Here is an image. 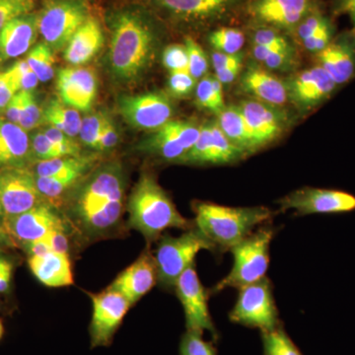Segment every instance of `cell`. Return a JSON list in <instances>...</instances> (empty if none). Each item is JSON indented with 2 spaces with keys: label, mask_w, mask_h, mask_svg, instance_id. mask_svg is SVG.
<instances>
[{
  "label": "cell",
  "mask_w": 355,
  "mask_h": 355,
  "mask_svg": "<svg viewBox=\"0 0 355 355\" xmlns=\"http://www.w3.org/2000/svg\"><path fill=\"white\" fill-rule=\"evenodd\" d=\"M39 81L38 76L30 69L19 80V91H34L38 86Z\"/></svg>",
  "instance_id": "obj_57"
},
{
  "label": "cell",
  "mask_w": 355,
  "mask_h": 355,
  "mask_svg": "<svg viewBox=\"0 0 355 355\" xmlns=\"http://www.w3.org/2000/svg\"><path fill=\"white\" fill-rule=\"evenodd\" d=\"M200 125L191 121H170L146 140L141 150L168 162L181 164L200 137Z\"/></svg>",
  "instance_id": "obj_19"
},
{
  "label": "cell",
  "mask_w": 355,
  "mask_h": 355,
  "mask_svg": "<svg viewBox=\"0 0 355 355\" xmlns=\"http://www.w3.org/2000/svg\"><path fill=\"white\" fill-rule=\"evenodd\" d=\"M217 125L227 139L246 155L256 153L253 137L238 105L225 107L217 114Z\"/></svg>",
  "instance_id": "obj_29"
},
{
  "label": "cell",
  "mask_w": 355,
  "mask_h": 355,
  "mask_svg": "<svg viewBox=\"0 0 355 355\" xmlns=\"http://www.w3.org/2000/svg\"><path fill=\"white\" fill-rule=\"evenodd\" d=\"M238 291L234 307L229 313V320L232 323L261 331L275 330L282 326L270 279L263 277Z\"/></svg>",
  "instance_id": "obj_8"
},
{
  "label": "cell",
  "mask_w": 355,
  "mask_h": 355,
  "mask_svg": "<svg viewBox=\"0 0 355 355\" xmlns=\"http://www.w3.org/2000/svg\"><path fill=\"white\" fill-rule=\"evenodd\" d=\"M4 231L13 247L23 250L32 243L46 239L51 233L70 234L72 229L60 207L44 202L18 216L6 217Z\"/></svg>",
  "instance_id": "obj_7"
},
{
  "label": "cell",
  "mask_w": 355,
  "mask_h": 355,
  "mask_svg": "<svg viewBox=\"0 0 355 355\" xmlns=\"http://www.w3.org/2000/svg\"><path fill=\"white\" fill-rule=\"evenodd\" d=\"M196 80L189 71L171 72L168 81V88L172 96L186 98L191 95L196 88Z\"/></svg>",
  "instance_id": "obj_45"
},
{
  "label": "cell",
  "mask_w": 355,
  "mask_h": 355,
  "mask_svg": "<svg viewBox=\"0 0 355 355\" xmlns=\"http://www.w3.org/2000/svg\"><path fill=\"white\" fill-rule=\"evenodd\" d=\"M184 46L188 53L189 72L196 80H200L209 71V58L202 46L191 37H187Z\"/></svg>",
  "instance_id": "obj_39"
},
{
  "label": "cell",
  "mask_w": 355,
  "mask_h": 355,
  "mask_svg": "<svg viewBox=\"0 0 355 355\" xmlns=\"http://www.w3.org/2000/svg\"><path fill=\"white\" fill-rule=\"evenodd\" d=\"M158 284L157 266L153 254L146 250L116 277L108 288L120 292L135 305Z\"/></svg>",
  "instance_id": "obj_22"
},
{
  "label": "cell",
  "mask_w": 355,
  "mask_h": 355,
  "mask_svg": "<svg viewBox=\"0 0 355 355\" xmlns=\"http://www.w3.org/2000/svg\"><path fill=\"white\" fill-rule=\"evenodd\" d=\"M172 19L188 24H211L229 19L245 0H154Z\"/></svg>",
  "instance_id": "obj_18"
},
{
  "label": "cell",
  "mask_w": 355,
  "mask_h": 355,
  "mask_svg": "<svg viewBox=\"0 0 355 355\" xmlns=\"http://www.w3.org/2000/svg\"><path fill=\"white\" fill-rule=\"evenodd\" d=\"M162 62L170 73L189 71V58L186 46L181 44H169L163 51Z\"/></svg>",
  "instance_id": "obj_43"
},
{
  "label": "cell",
  "mask_w": 355,
  "mask_h": 355,
  "mask_svg": "<svg viewBox=\"0 0 355 355\" xmlns=\"http://www.w3.org/2000/svg\"><path fill=\"white\" fill-rule=\"evenodd\" d=\"M43 119L44 125L58 128L72 139L79 135L83 121L79 111L58 99L51 100L46 104L43 110Z\"/></svg>",
  "instance_id": "obj_31"
},
{
  "label": "cell",
  "mask_w": 355,
  "mask_h": 355,
  "mask_svg": "<svg viewBox=\"0 0 355 355\" xmlns=\"http://www.w3.org/2000/svg\"><path fill=\"white\" fill-rule=\"evenodd\" d=\"M275 234V228L265 224L233 247L230 250L234 259L232 270L209 293H219L228 288L240 289L266 277Z\"/></svg>",
  "instance_id": "obj_5"
},
{
  "label": "cell",
  "mask_w": 355,
  "mask_h": 355,
  "mask_svg": "<svg viewBox=\"0 0 355 355\" xmlns=\"http://www.w3.org/2000/svg\"><path fill=\"white\" fill-rule=\"evenodd\" d=\"M174 291L183 306L187 331L200 334L209 331L216 338V326L209 309V292L202 286L196 270V265L182 273Z\"/></svg>",
  "instance_id": "obj_14"
},
{
  "label": "cell",
  "mask_w": 355,
  "mask_h": 355,
  "mask_svg": "<svg viewBox=\"0 0 355 355\" xmlns=\"http://www.w3.org/2000/svg\"><path fill=\"white\" fill-rule=\"evenodd\" d=\"M119 142V133L114 127L113 121L107 118L104 128H103L101 137H100L99 144H98L97 151H110L116 147Z\"/></svg>",
  "instance_id": "obj_50"
},
{
  "label": "cell",
  "mask_w": 355,
  "mask_h": 355,
  "mask_svg": "<svg viewBox=\"0 0 355 355\" xmlns=\"http://www.w3.org/2000/svg\"><path fill=\"white\" fill-rule=\"evenodd\" d=\"M203 334L187 331L180 343V355H216L212 343L203 340Z\"/></svg>",
  "instance_id": "obj_40"
},
{
  "label": "cell",
  "mask_w": 355,
  "mask_h": 355,
  "mask_svg": "<svg viewBox=\"0 0 355 355\" xmlns=\"http://www.w3.org/2000/svg\"><path fill=\"white\" fill-rule=\"evenodd\" d=\"M193 209L196 228L220 254L230 252L275 214L266 207H232L207 202H196Z\"/></svg>",
  "instance_id": "obj_4"
},
{
  "label": "cell",
  "mask_w": 355,
  "mask_h": 355,
  "mask_svg": "<svg viewBox=\"0 0 355 355\" xmlns=\"http://www.w3.org/2000/svg\"><path fill=\"white\" fill-rule=\"evenodd\" d=\"M316 57L320 67L338 86L349 83L355 76V35H343L333 40Z\"/></svg>",
  "instance_id": "obj_25"
},
{
  "label": "cell",
  "mask_w": 355,
  "mask_h": 355,
  "mask_svg": "<svg viewBox=\"0 0 355 355\" xmlns=\"http://www.w3.org/2000/svg\"><path fill=\"white\" fill-rule=\"evenodd\" d=\"M96 163V156L78 155L64 156L35 163L34 173L36 177H53L69 173L88 174Z\"/></svg>",
  "instance_id": "obj_30"
},
{
  "label": "cell",
  "mask_w": 355,
  "mask_h": 355,
  "mask_svg": "<svg viewBox=\"0 0 355 355\" xmlns=\"http://www.w3.org/2000/svg\"><path fill=\"white\" fill-rule=\"evenodd\" d=\"M57 89L60 101L67 106L77 111H90L98 91L95 70L85 67L60 69L58 72Z\"/></svg>",
  "instance_id": "obj_21"
},
{
  "label": "cell",
  "mask_w": 355,
  "mask_h": 355,
  "mask_svg": "<svg viewBox=\"0 0 355 355\" xmlns=\"http://www.w3.org/2000/svg\"><path fill=\"white\" fill-rule=\"evenodd\" d=\"M44 132L48 139L58 147L62 156L80 155V146L74 140H72V137L65 135L62 130L53 127H48L44 130Z\"/></svg>",
  "instance_id": "obj_47"
},
{
  "label": "cell",
  "mask_w": 355,
  "mask_h": 355,
  "mask_svg": "<svg viewBox=\"0 0 355 355\" xmlns=\"http://www.w3.org/2000/svg\"><path fill=\"white\" fill-rule=\"evenodd\" d=\"M242 70L243 62H238V64L231 65L226 69L217 70L214 76L220 81L222 85H228V84L234 83L236 78L241 74Z\"/></svg>",
  "instance_id": "obj_55"
},
{
  "label": "cell",
  "mask_w": 355,
  "mask_h": 355,
  "mask_svg": "<svg viewBox=\"0 0 355 355\" xmlns=\"http://www.w3.org/2000/svg\"><path fill=\"white\" fill-rule=\"evenodd\" d=\"M128 225L146 238L147 244L158 241L167 229L189 230L195 222L180 214L171 198L153 173L144 172L133 187L127 203Z\"/></svg>",
  "instance_id": "obj_3"
},
{
  "label": "cell",
  "mask_w": 355,
  "mask_h": 355,
  "mask_svg": "<svg viewBox=\"0 0 355 355\" xmlns=\"http://www.w3.org/2000/svg\"><path fill=\"white\" fill-rule=\"evenodd\" d=\"M4 219L6 217L0 216V232H6L4 231Z\"/></svg>",
  "instance_id": "obj_59"
},
{
  "label": "cell",
  "mask_w": 355,
  "mask_h": 355,
  "mask_svg": "<svg viewBox=\"0 0 355 355\" xmlns=\"http://www.w3.org/2000/svg\"><path fill=\"white\" fill-rule=\"evenodd\" d=\"M33 161L27 132L20 125L0 120V169L28 168Z\"/></svg>",
  "instance_id": "obj_27"
},
{
  "label": "cell",
  "mask_w": 355,
  "mask_h": 355,
  "mask_svg": "<svg viewBox=\"0 0 355 355\" xmlns=\"http://www.w3.org/2000/svg\"><path fill=\"white\" fill-rule=\"evenodd\" d=\"M202 250L214 253V248L195 227L178 237L166 234L158 239L154 252L157 266L158 284L167 291L175 289L178 279L184 270L195 265V259Z\"/></svg>",
  "instance_id": "obj_6"
},
{
  "label": "cell",
  "mask_w": 355,
  "mask_h": 355,
  "mask_svg": "<svg viewBox=\"0 0 355 355\" xmlns=\"http://www.w3.org/2000/svg\"><path fill=\"white\" fill-rule=\"evenodd\" d=\"M23 109L19 125L26 132L44 125L43 110L40 108L36 96L33 91H22Z\"/></svg>",
  "instance_id": "obj_38"
},
{
  "label": "cell",
  "mask_w": 355,
  "mask_h": 355,
  "mask_svg": "<svg viewBox=\"0 0 355 355\" xmlns=\"http://www.w3.org/2000/svg\"><path fill=\"white\" fill-rule=\"evenodd\" d=\"M247 13L253 27H268L293 34L314 8L312 0H248Z\"/></svg>",
  "instance_id": "obj_15"
},
{
  "label": "cell",
  "mask_w": 355,
  "mask_h": 355,
  "mask_svg": "<svg viewBox=\"0 0 355 355\" xmlns=\"http://www.w3.org/2000/svg\"><path fill=\"white\" fill-rule=\"evenodd\" d=\"M64 212L72 232L88 241L110 237L125 211V175L121 163L99 165L67 193Z\"/></svg>",
  "instance_id": "obj_1"
},
{
  "label": "cell",
  "mask_w": 355,
  "mask_h": 355,
  "mask_svg": "<svg viewBox=\"0 0 355 355\" xmlns=\"http://www.w3.org/2000/svg\"><path fill=\"white\" fill-rule=\"evenodd\" d=\"M22 109L23 92L22 91H18V92L13 96L9 104L7 105L6 109L7 121H10V123H16V125H19Z\"/></svg>",
  "instance_id": "obj_54"
},
{
  "label": "cell",
  "mask_w": 355,
  "mask_h": 355,
  "mask_svg": "<svg viewBox=\"0 0 355 355\" xmlns=\"http://www.w3.org/2000/svg\"><path fill=\"white\" fill-rule=\"evenodd\" d=\"M69 235V233L67 232H55L51 233L44 240L48 243L51 251L69 254L70 245Z\"/></svg>",
  "instance_id": "obj_53"
},
{
  "label": "cell",
  "mask_w": 355,
  "mask_h": 355,
  "mask_svg": "<svg viewBox=\"0 0 355 355\" xmlns=\"http://www.w3.org/2000/svg\"><path fill=\"white\" fill-rule=\"evenodd\" d=\"M107 118L108 116L100 113V112L84 116L81 121L78 135L80 137L81 141L86 146L97 150L98 144H99L100 137H101L103 128H104Z\"/></svg>",
  "instance_id": "obj_37"
},
{
  "label": "cell",
  "mask_w": 355,
  "mask_h": 355,
  "mask_svg": "<svg viewBox=\"0 0 355 355\" xmlns=\"http://www.w3.org/2000/svg\"><path fill=\"white\" fill-rule=\"evenodd\" d=\"M252 46H265L279 50H295L286 33L268 27H253L250 34Z\"/></svg>",
  "instance_id": "obj_36"
},
{
  "label": "cell",
  "mask_w": 355,
  "mask_h": 355,
  "mask_svg": "<svg viewBox=\"0 0 355 355\" xmlns=\"http://www.w3.org/2000/svg\"><path fill=\"white\" fill-rule=\"evenodd\" d=\"M25 60L41 83H48L55 76L53 51L44 42H41L33 46L31 50L28 51Z\"/></svg>",
  "instance_id": "obj_33"
},
{
  "label": "cell",
  "mask_w": 355,
  "mask_h": 355,
  "mask_svg": "<svg viewBox=\"0 0 355 355\" xmlns=\"http://www.w3.org/2000/svg\"><path fill=\"white\" fill-rule=\"evenodd\" d=\"M243 55L241 53H235V55H227V53H219V51H212L211 64L214 71L226 69L231 65L243 62Z\"/></svg>",
  "instance_id": "obj_52"
},
{
  "label": "cell",
  "mask_w": 355,
  "mask_h": 355,
  "mask_svg": "<svg viewBox=\"0 0 355 355\" xmlns=\"http://www.w3.org/2000/svg\"><path fill=\"white\" fill-rule=\"evenodd\" d=\"M118 105L123 120L140 130L156 132L172 121L174 113L171 99L162 92L123 96Z\"/></svg>",
  "instance_id": "obj_12"
},
{
  "label": "cell",
  "mask_w": 355,
  "mask_h": 355,
  "mask_svg": "<svg viewBox=\"0 0 355 355\" xmlns=\"http://www.w3.org/2000/svg\"><path fill=\"white\" fill-rule=\"evenodd\" d=\"M335 12L338 15H347L352 21L355 32V0H335Z\"/></svg>",
  "instance_id": "obj_56"
},
{
  "label": "cell",
  "mask_w": 355,
  "mask_h": 355,
  "mask_svg": "<svg viewBox=\"0 0 355 355\" xmlns=\"http://www.w3.org/2000/svg\"><path fill=\"white\" fill-rule=\"evenodd\" d=\"M265 69L270 71L286 72L291 71L297 64L296 51H273L261 64Z\"/></svg>",
  "instance_id": "obj_44"
},
{
  "label": "cell",
  "mask_w": 355,
  "mask_h": 355,
  "mask_svg": "<svg viewBox=\"0 0 355 355\" xmlns=\"http://www.w3.org/2000/svg\"><path fill=\"white\" fill-rule=\"evenodd\" d=\"M209 41L214 51L235 55L241 53L246 35L238 28L220 27L210 33Z\"/></svg>",
  "instance_id": "obj_34"
},
{
  "label": "cell",
  "mask_w": 355,
  "mask_h": 355,
  "mask_svg": "<svg viewBox=\"0 0 355 355\" xmlns=\"http://www.w3.org/2000/svg\"><path fill=\"white\" fill-rule=\"evenodd\" d=\"M261 334L265 355H303L282 326Z\"/></svg>",
  "instance_id": "obj_35"
},
{
  "label": "cell",
  "mask_w": 355,
  "mask_h": 355,
  "mask_svg": "<svg viewBox=\"0 0 355 355\" xmlns=\"http://www.w3.org/2000/svg\"><path fill=\"white\" fill-rule=\"evenodd\" d=\"M13 247L6 232H0V253H6V250Z\"/></svg>",
  "instance_id": "obj_58"
},
{
  "label": "cell",
  "mask_w": 355,
  "mask_h": 355,
  "mask_svg": "<svg viewBox=\"0 0 355 355\" xmlns=\"http://www.w3.org/2000/svg\"><path fill=\"white\" fill-rule=\"evenodd\" d=\"M196 99L200 108L218 114L225 108L223 85L214 76H203L196 88Z\"/></svg>",
  "instance_id": "obj_32"
},
{
  "label": "cell",
  "mask_w": 355,
  "mask_h": 355,
  "mask_svg": "<svg viewBox=\"0 0 355 355\" xmlns=\"http://www.w3.org/2000/svg\"><path fill=\"white\" fill-rule=\"evenodd\" d=\"M34 8L35 0H0V32L9 21L31 13Z\"/></svg>",
  "instance_id": "obj_42"
},
{
  "label": "cell",
  "mask_w": 355,
  "mask_h": 355,
  "mask_svg": "<svg viewBox=\"0 0 355 355\" xmlns=\"http://www.w3.org/2000/svg\"><path fill=\"white\" fill-rule=\"evenodd\" d=\"M104 44V33L99 21L88 16L64 49V60L72 67L90 62Z\"/></svg>",
  "instance_id": "obj_28"
},
{
  "label": "cell",
  "mask_w": 355,
  "mask_h": 355,
  "mask_svg": "<svg viewBox=\"0 0 355 355\" xmlns=\"http://www.w3.org/2000/svg\"><path fill=\"white\" fill-rule=\"evenodd\" d=\"M28 266L35 277L48 287H65L74 284L69 254L50 251L28 256Z\"/></svg>",
  "instance_id": "obj_26"
},
{
  "label": "cell",
  "mask_w": 355,
  "mask_h": 355,
  "mask_svg": "<svg viewBox=\"0 0 355 355\" xmlns=\"http://www.w3.org/2000/svg\"><path fill=\"white\" fill-rule=\"evenodd\" d=\"M0 216L6 217V216H4V214H3V210H2L1 205H0Z\"/></svg>",
  "instance_id": "obj_61"
},
{
  "label": "cell",
  "mask_w": 355,
  "mask_h": 355,
  "mask_svg": "<svg viewBox=\"0 0 355 355\" xmlns=\"http://www.w3.org/2000/svg\"><path fill=\"white\" fill-rule=\"evenodd\" d=\"M4 335V326L2 324L1 320H0V340H1L2 336Z\"/></svg>",
  "instance_id": "obj_60"
},
{
  "label": "cell",
  "mask_w": 355,
  "mask_h": 355,
  "mask_svg": "<svg viewBox=\"0 0 355 355\" xmlns=\"http://www.w3.org/2000/svg\"><path fill=\"white\" fill-rule=\"evenodd\" d=\"M327 18L321 13V11L314 6V8L299 23L295 31L293 32V35L298 41L302 43L306 39L312 36L324 24Z\"/></svg>",
  "instance_id": "obj_46"
},
{
  "label": "cell",
  "mask_w": 355,
  "mask_h": 355,
  "mask_svg": "<svg viewBox=\"0 0 355 355\" xmlns=\"http://www.w3.org/2000/svg\"><path fill=\"white\" fill-rule=\"evenodd\" d=\"M38 14L28 13L9 21L0 32V62L28 53L38 38Z\"/></svg>",
  "instance_id": "obj_24"
},
{
  "label": "cell",
  "mask_w": 355,
  "mask_h": 355,
  "mask_svg": "<svg viewBox=\"0 0 355 355\" xmlns=\"http://www.w3.org/2000/svg\"><path fill=\"white\" fill-rule=\"evenodd\" d=\"M239 89L252 99L284 107L288 102L286 81L251 60L239 76Z\"/></svg>",
  "instance_id": "obj_23"
},
{
  "label": "cell",
  "mask_w": 355,
  "mask_h": 355,
  "mask_svg": "<svg viewBox=\"0 0 355 355\" xmlns=\"http://www.w3.org/2000/svg\"><path fill=\"white\" fill-rule=\"evenodd\" d=\"M157 46L155 31L141 14L123 11L112 22L109 64L112 74L121 83H132L153 62Z\"/></svg>",
  "instance_id": "obj_2"
},
{
  "label": "cell",
  "mask_w": 355,
  "mask_h": 355,
  "mask_svg": "<svg viewBox=\"0 0 355 355\" xmlns=\"http://www.w3.org/2000/svg\"><path fill=\"white\" fill-rule=\"evenodd\" d=\"M331 38H333V28L330 21L327 19L312 36L302 42V44L306 51L317 55L330 44L333 41Z\"/></svg>",
  "instance_id": "obj_48"
},
{
  "label": "cell",
  "mask_w": 355,
  "mask_h": 355,
  "mask_svg": "<svg viewBox=\"0 0 355 355\" xmlns=\"http://www.w3.org/2000/svg\"><path fill=\"white\" fill-rule=\"evenodd\" d=\"M246 157V153L227 139L216 121L200 125V137L181 164L231 165Z\"/></svg>",
  "instance_id": "obj_20"
},
{
  "label": "cell",
  "mask_w": 355,
  "mask_h": 355,
  "mask_svg": "<svg viewBox=\"0 0 355 355\" xmlns=\"http://www.w3.org/2000/svg\"><path fill=\"white\" fill-rule=\"evenodd\" d=\"M31 144L32 159L35 163L53 159L64 157L57 146L44 135V130L35 132L30 139Z\"/></svg>",
  "instance_id": "obj_41"
},
{
  "label": "cell",
  "mask_w": 355,
  "mask_h": 355,
  "mask_svg": "<svg viewBox=\"0 0 355 355\" xmlns=\"http://www.w3.org/2000/svg\"><path fill=\"white\" fill-rule=\"evenodd\" d=\"M280 210H293L297 216L343 214L355 211V196L334 189L305 188L291 191L279 200Z\"/></svg>",
  "instance_id": "obj_10"
},
{
  "label": "cell",
  "mask_w": 355,
  "mask_h": 355,
  "mask_svg": "<svg viewBox=\"0 0 355 355\" xmlns=\"http://www.w3.org/2000/svg\"><path fill=\"white\" fill-rule=\"evenodd\" d=\"M39 33L51 50H64L88 16L85 7L74 0H53L38 14Z\"/></svg>",
  "instance_id": "obj_9"
},
{
  "label": "cell",
  "mask_w": 355,
  "mask_h": 355,
  "mask_svg": "<svg viewBox=\"0 0 355 355\" xmlns=\"http://www.w3.org/2000/svg\"><path fill=\"white\" fill-rule=\"evenodd\" d=\"M14 263L6 254L0 253V294H6L11 286Z\"/></svg>",
  "instance_id": "obj_51"
},
{
  "label": "cell",
  "mask_w": 355,
  "mask_h": 355,
  "mask_svg": "<svg viewBox=\"0 0 355 355\" xmlns=\"http://www.w3.org/2000/svg\"><path fill=\"white\" fill-rule=\"evenodd\" d=\"M19 91L8 72H0V113L6 109L14 95Z\"/></svg>",
  "instance_id": "obj_49"
},
{
  "label": "cell",
  "mask_w": 355,
  "mask_h": 355,
  "mask_svg": "<svg viewBox=\"0 0 355 355\" xmlns=\"http://www.w3.org/2000/svg\"><path fill=\"white\" fill-rule=\"evenodd\" d=\"M286 85L288 102L302 114L310 113L330 99L338 87L319 64L291 74Z\"/></svg>",
  "instance_id": "obj_13"
},
{
  "label": "cell",
  "mask_w": 355,
  "mask_h": 355,
  "mask_svg": "<svg viewBox=\"0 0 355 355\" xmlns=\"http://www.w3.org/2000/svg\"><path fill=\"white\" fill-rule=\"evenodd\" d=\"M44 202L48 200L40 193L29 168L0 169V205L6 217L18 216Z\"/></svg>",
  "instance_id": "obj_16"
},
{
  "label": "cell",
  "mask_w": 355,
  "mask_h": 355,
  "mask_svg": "<svg viewBox=\"0 0 355 355\" xmlns=\"http://www.w3.org/2000/svg\"><path fill=\"white\" fill-rule=\"evenodd\" d=\"M238 106L253 137L256 151L277 141L291 125V118L282 107L252 98L242 100Z\"/></svg>",
  "instance_id": "obj_17"
},
{
  "label": "cell",
  "mask_w": 355,
  "mask_h": 355,
  "mask_svg": "<svg viewBox=\"0 0 355 355\" xmlns=\"http://www.w3.org/2000/svg\"><path fill=\"white\" fill-rule=\"evenodd\" d=\"M90 297L93 308L89 327L91 347H109L132 305L120 292L108 287L99 293L90 294Z\"/></svg>",
  "instance_id": "obj_11"
}]
</instances>
